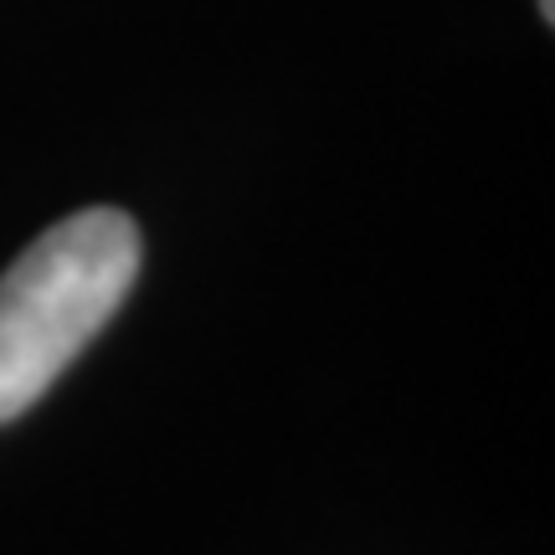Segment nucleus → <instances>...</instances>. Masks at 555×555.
<instances>
[{
  "label": "nucleus",
  "mask_w": 555,
  "mask_h": 555,
  "mask_svg": "<svg viewBox=\"0 0 555 555\" xmlns=\"http://www.w3.org/2000/svg\"><path fill=\"white\" fill-rule=\"evenodd\" d=\"M139 227L114 206L57 221L0 278V427L31 412L52 380L119 314L139 278Z\"/></svg>",
  "instance_id": "obj_1"
},
{
  "label": "nucleus",
  "mask_w": 555,
  "mask_h": 555,
  "mask_svg": "<svg viewBox=\"0 0 555 555\" xmlns=\"http://www.w3.org/2000/svg\"><path fill=\"white\" fill-rule=\"evenodd\" d=\"M540 16H545V21L555 16V5H551V0H540Z\"/></svg>",
  "instance_id": "obj_2"
}]
</instances>
